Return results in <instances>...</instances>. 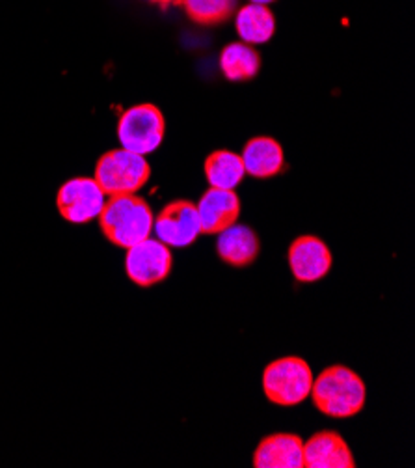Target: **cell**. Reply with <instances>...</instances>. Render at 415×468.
<instances>
[{"instance_id": "9c48e42d", "label": "cell", "mask_w": 415, "mask_h": 468, "mask_svg": "<svg viewBox=\"0 0 415 468\" xmlns=\"http://www.w3.org/2000/svg\"><path fill=\"white\" fill-rule=\"evenodd\" d=\"M332 263L334 258L328 245L315 236H302L295 239L289 249V265L298 282L311 284L325 278Z\"/></svg>"}, {"instance_id": "5bb4252c", "label": "cell", "mask_w": 415, "mask_h": 468, "mask_svg": "<svg viewBox=\"0 0 415 468\" xmlns=\"http://www.w3.org/2000/svg\"><path fill=\"white\" fill-rule=\"evenodd\" d=\"M243 165L246 174L257 179H268L284 172L285 157L284 148L270 136H255L248 140L243 150Z\"/></svg>"}, {"instance_id": "6da1fadb", "label": "cell", "mask_w": 415, "mask_h": 468, "mask_svg": "<svg viewBox=\"0 0 415 468\" xmlns=\"http://www.w3.org/2000/svg\"><path fill=\"white\" fill-rule=\"evenodd\" d=\"M98 218L105 238L119 249L151 238L155 220L150 204L136 195L109 197Z\"/></svg>"}, {"instance_id": "4fadbf2b", "label": "cell", "mask_w": 415, "mask_h": 468, "mask_svg": "<svg viewBox=\"0 0 415 468\" xmlns=\"http://www.w3.org/2000/svg\"><path fill=\"white\" fill-rule=\"evenodd\" d=\"M259 238L257 233L244 224L235 222L227 229L218 233L216 250L222 261L232 267H248L259 256Z\"/></svg>"}, {"instance_id": "2e32d148", "label": "cell", "mask_w": 415, "mask_h": 468, "mask_svg": "<svg viewBox=\"0 0 415 468\" xmlns=\"http://www.w3.org/2000/svg\"><path fill=\"white\" fill-rule=\"evenodd\" d=\"M205 176L214 189L235 191L246 176L243 157L229 150H216L205 159Z\"/></svg>"}, {"instance_id": "277c9868", "label": "cell", "mask_w": 415, "mask_h": 468, "mask_svg": "<svg viewBox=\"0 0 415 468\" xmlns=\"http://www.w3.org/2000/svg\"><path fill=\"white\" fill-rule=\"evenodd\" d=\"M151 177V166L144 159L125 148L107 152L96 166L94 179L107 197L136 195Z\"/></svg>"}, {"instance_id": "ba28073f", "label": "cell", "mask_w": 415, "mask_h": 468, "mask_svg": "<svg viewBox=\"0 0 415 468\" xmlns=\"http://www.w3.org/2000/svg\"><path fill=\"white\" fill-rule=\"evenodd\" d=\"M157 239L170 249L191 247L202 233L198 209L189 200H175L162 207L159 217L153 220Z\"/></svg>"}, {"instance_id": "ac0fdd59", "label": "cell", "mask_w": 415, "mask_h": 468, "mask_svg": "<svg viewBox=\"0 0 415 468\" xmlns=\"http://www.w3.org/2000/svg\"><path fill=\"white\" fill-rule=\"evenodd\" d=\"M187 16L198 25H218L233 16L237 0H179Z\"/></svg>"}, {"instance_id": "9a60e30c", "label": "cell", "mask_w": 415, "mask_h": 468, "mask_svg": "<svg viewBox=\"0 0 415 468\" xmlns=\"http://www.w3.org/2000/svg\"><path fill=\"white\" fill-rule=\"evenodd\" d=\"M220 69L232 82L252 80L261 69V55L244 41L229 43L220 53Z\"/></svg>"}, {"instance_id": "8fae6325", "label": "cell", "mask_w": 415, "mask_h": 468, "mask_svg": "<svg viewBox=\"0 0 415 468\" xmlns=\"http://www.w3.org/2000/svg\"><path fill=\"white\" fill-rule=\"evenodd\" d=\"M345 439L336 431H318L304 442V468H354Z\"/></svg>"}, {"instance_id": "e0dca14e", "label": "cell", "mask_w": 415, "mask_h": 468, "mask_svg": "<svg viewBox=\"0 0 415 468\" xmlns=\"http://www.w3.org/2000/svg\"><path fill=\"white\" fill-rule=\"evenodd\" d=\"M237 34L248 45H261L270 41L275 32V17L268 6L246 5L237 12Z\"/></svg>"}, {"instance_id": "d6986e66", "label": "cell", "mask_w": 415, "mask_h": 468, "mask_svg": "<svg viewBox=\"0 0 415 468\" xmlns=\"http://www.w3.org/2000/svg\"><path fill=\"white\" fill-rule=\"evenodd\" d=\"M151 3H157V5L168 6V5H179V0H151Z\"/></svg>"}, {"instance_id": "8992f818", "label": "cell", "mask_w": 415, "mask_h": 468, "mask_svg": "<svg viewBox=\"0 0 415 468\" xmlns=\"http://www.w3.org/2000/svg\"><path fill=\"white\" fill-rule=\"evenodd\" d=\"M173 265L171 250L159 239H144L127 249L125 271L130 282L140 288L157 286L170 276Z\"/></svg>"}, {"instance_id": "7a4b0ae2", "label": "cell", "mask_w": 415, "mask_h": 468, "mask_svg": "<svg viewBox=\"0 0 415 468\" xmlns=\"http://www.w3.org/2000/svg\"><path fill=\"white\" fill-rule=\"evenodd\" d=\"M313 405L330 418H352L365 407L367 388L356 371L345 366H332L313 379L309 392Z\"/></svg>"}, {"instance_id": "30bf717a", "label": "cell", "mask_w": 415, "mask_h": 468, "mask_svg": "<svg viewBox=\"0 0 415 468\" xmlns=\"http://www.w3.org/2000/svg\"><path fill=\"white\" fill-rule=\"evenodd\" d=\"M202 233L209 236H218L220 231L233 226L241 217V198L235 191L214 189L209 186V191L203 193L202 200L196 206Z\"/></svg>"}, {"instance_id": "52a82bcc", "label": "cell", "mask_w": 415, "mask_h": 468, "mask_svg": "<svg viewBox=\"0 0 415 468\" xmlns=\"http://www.w3.org/2000/svg\"><path fill=\"white\" fill-rule=\"evenodd\" d=\"M107 195L94 177H73L57 195V207L62 218L71 224H86L99 217Z\"/></svg>"}, {"instance_id": "7c38bea8", "label": "cell", "mask_w": 415, "mask_h": 468, "mask_svg": "<svg viewBox=\"0 0 415 468\" xmlns=\"http://www.w3.org/2000/svg\"><path fill=\"white\" fill-rule=\"evenodd\" d=\"M255 468H304V442L293 433H275L265 437L255 453Z\"/></svg>"}, {"instance_id": "5b68a950", "label": "cell", "mask_w": 415, "mask_h": 468, "mask_svg": "<svg viewBox=\"0 0 415 468\" xmlns=\"http://www.w3.org/2000/svg\"><path fill=\"white\" fill-rule=\"evenodd\" d=\"M166 120L157 105L142 103L127 109L118 122L121 148L138 155L153 154L164 140Z\"/></svg>"}, {"instance_id": "3957f363", "label": "cell", "mask_w": 415, "mask_h": 468, "mask_svg": "<svg viewBox=\"0 0 415 468\" xmlns=\"http://www.w3.org/2000/svg\"><path fill=\"white\" fill-rule=\"evenodd\" d=\"M313 371L300 356H284L270 362L263 371V390L270 403L295 407L309 398Z\"/></svg>"}, {"instance_id": "ffe728a7", "label": "cell", "mask_w": 415, "mask_h": 468, "mask_svg": "<svg viewBox=\"0 0 415 468\" xmlns=\"http://www.w3.org/2000/svg\"><path fill=\"white\" fill-rule=\"evenodd\" d=\"M252 5H263V6H268L270 3H275V0H250Z\"/></svg>"}]
</instances>
